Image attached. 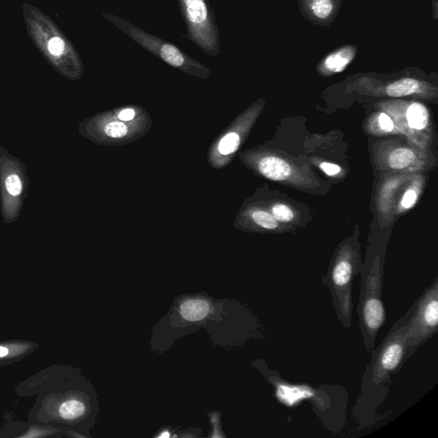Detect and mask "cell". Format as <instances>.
<instances>
[{
  "instance_id": "1",
  "label": "cell",
  "mask_w": 438,
  "mask_h": 438,
  "mask_svg": "<svg viewBox=\"0 0 438 438\" xmlns=\"http://www.w3.org/2000/svg\"><path fill=\"white\" fill-rule=\"evenodd\" d=\"M410 319L409 308L394 324L380 345L371 351V362L365 371L362 390L353 412L359 429L367 428L377 422V412L387 397L392 380L407 362Z\"/></svg>"
},
{
  "instance_id": "2",
  "label": "cell",
  "mask_w": 438,
  "mask_h": 438,
  "mask_svg": "<svg viewBox=\"0 0 438 438\" xmlns=\"http://www.w3.org/2000/svg\"><path fill=\"white\" fill-rule=\"evenodd\" d=\"M266 377L273 386L275 397L282 405L295 407L308 401L326 429L334 433L341 432L332 417L342 429L345 428L349 400L345 388L338 385L315 387L309 384L292 383L283 380L276 371H268Z\"/></svg>"
},
{
  "instance_id": "3",
  "label": "cell",
  "mask_w": 438,
  "mask_h": 438,
  "mask_svg": "<svg viewBox=\"0 0 438 438\" xmlns=\"http://www.w3.org/2000/svg\"><path fill=\"white\" fill-rule=\"evenodd\" d=\"M357 313L363 345L371 353L386 322L383 300L384 268L379 260L362 266Z\"/></svg>"
},
{
  "instance_id": "4",
  "label": "cell",
  "mask_w": 438,
  "mask_h": 438,
  "mask_svg": "<svg viewBox=\"0 0 438 438\" xmlns=\"http://www.w3.org/2000/svg\"><path fill=\"white\" fill-rule=\"evenodd\" d=\"M362 270V266L357 256L350 250H345L335 258L327 273L322 279V282L332 294L333 307L338 320L347 330L352 328L353 283Z\"/></svg>"
},
{
  "instance_id": "5",
  "label": "cell",
  "mask_w": 438,
  "mask_h": 438,
  "mask_svg": "<svg viewBox=\"0 0 438 438\" xmlns=\"http://www.w3.org/2000/svg\"><path fill=\"white\" fill-rule=\"evenodd\" d=\"M29 183L24 162L0 147V209L8 225L19 219L29 195Z\"/></svg>"
},
{
  "instance_id": "6",
  "label": "cell",
  "mask_w": 438,
  "mask_h": 438,
  "mask_svg": "<svg viewBox=\"0 0 438 438\" xmlns=\"http://www.w3.org/2000/svg\"><path fill=\"white\" fill-rule=\"evenodd\" d=\"M103 16L108 19L111 24H113L116 27L122 30L127 36L131 38L137 44L143 46L144 49L168 63L169 66L188 73H194V74H205V73L208 74L209 72L203 64L180 50L178 47L171 44V43L146 32L143 29L136 27V26L120 19L117 16L111 14Z\"/></svg>"
},
{
  "instance_id": "7",
  "label": "cell",
  "mask_w": 438,
  "mask_h": 438,
  "mask_svg": "<svg viewBox=\"0 0 438 438\" xmlns=\"http://www.w3.org/2000/svg\"><path fill=\"white\" fill-rule=\"evenodd\" d=\"M30 26L34 40L55 68L68 78L80 76L83 64L71 42L58 33L42 15L30 21Z\"/></svg>"
},
{
  "instance_id": "8",
  "label": "cell",
  "mask_w": 438,
  "mask_h": 438,
  "mask_svg": "<svg viewBox=\"0 0 438 438\" xmlns=\"http://www.w3.org/2000/svg\"><path fill=\"white\" fill-rule=\"evenodd\" d=\"M411 309L406 360L438 332V278L429 285Z\"/></svg>"
},
{
  "instance_id": "9",
  "label": "cell",
  "mask_w": 438,
  "mask_h": 438,
  "mask_svg": "<svg viewBox=\"0 0 438 438\" xmlns=\"http://www.w3.org/2000/svg\"><path fill=\"white\" fill-rule=\"evenodd\" d=\"M188 36L209 56L220 54L218 28L208 0H178Z\"/></svg>"
},
{
  "instance_id": "10",
  "label": "cell",
  "mask_w": 438,
  "mask_h": 438,
  "mask_svg": "<svg viewBox=\"0 0 438 438\" xmlns=\"http://www.w3.org/2000/svg\"><path fill=\"white\" fill-rule=\"evenodd\" d=\"M300 13L311 24L329 27L336 21L342 0H298Z\"/></svg>"
},
{
  "instance_id": "11",
  "label": "cell",
  "mask_w": 438,
  "mask_h": 438,
  "mask_svg": "<svg viewBox=\"0 0 438 438\" xmlns=\"http://www.w3.org/2000/svg\"><path fill=\"white\" fill-rule=\"evenodd\" d=\"M358 54V46L345 45L328 54L317 64V68L321 74L330 76L345 71L354 61Z\"/></svg>"
},
{
  "instance_id": "12",
  "label": "cell",
  "mask_w": 438,
  "mask_h": 438,
  "mask_svg": "<svg viewBox=\"0 0 438 438\" xmlns=\"http://www.w3.org/2000/svg\"><path fill=\"white\" fill-rule=\"evenodd\" d=\"M259 170L264 177L277 182L285 181L291 173L290 165L277 157L262 158L259 163Z\"/></svg>"
},
{
  "instance_id": "13",
  "label": "cell",
  "mask_w": 438,
  "mask_h": 438,
  "mask_svg": "<svg viewBox=\"0 0 438 438\" xmlns=\"http://www.w3.org/2000/svg\"><path fill=\"white\" fill-rule=\"evenodd\" d=\"M426 87V84L422 81L412 78V77H404L386 86L384 91L388 96L392 98H400L413 96Z\"/></svg>"
},
{
  "instance_id": "14",
  "label": "cell",
  "mask_w": 438,
  "mask_h": 438,
  "mask_svg": "<svg viewBox=\"0 0 438 438\" xmlns=\"http://www.w3.org/2000/svg\"><path fill=\"white\" fill-rule=\"evenodd\" d=\"M211 311V305L207 300L191 299L185 300L180 306V315L188 321H200L205 319Z\"/></svg>"
},
{
  "instance_id": "15",
  "label": "cell",
  "mask_w": 438,
  "mask_h": 438,
  "mask_svg": "<svg viewBox=\"0 0 438 438\" xmlns=\"http://www.w3.org/2000/svg\"><path fill=\"white\" fill-rule=\"evenodd\" d=\"M407 123L414 130L422 131L427 126L429 113L426 106L420 103H413L407 111Z\"/></svg>"
},
{
  "instance_id": "16",
  "label": "cell",
  "mask_w": 438,
  "mask_h": 438,
  "mask_svg": "<svg viewBox=\"0 0 438 438\" xmlns=\"http://www.w3.org/2000/svg\"><path fill=\"white\" fill-rule=\"evenodd\" d=\"M415 154L412 150L401 148L394 150L389 157V165L396 170L405 169L413 164Z\"/></svg>"
},
{
  "instance_id": "17",
  "label": "cell",
  "mask_w": 438,
  "mask_h": 438,
  "mask_svg": "<svg viewBox=\"0 0 438 438\" xmlns=\"http://www.w3.org/2000/svg\"><path fill=\"white\" fill-rule=\"evenodd\" d=\"M59 413L64 419H75L85 413V406L78 400L67 401L60 407Z\"/></svg>"
},
{
  "instance_id": "18",
  "label": "cell",
  "mask_w": 438,
  "mask_h": 438,
  "mask_svg": "<svg viewBox=\"0 0 438 438\" xmlns=\"http://www.w3.org/2000/svg\"><path fill=\"white\" fill-rule=\"evenodd\" d=\"M240 145V137L235 133H230L221 140L218 145V151L223 156H229L238 149Z\"/></svg>"
},
{
  "instance_id": "19",
  "label": "cell",
  "mask_w": 438,
  "mask_h": 438,
  "mask_svg": "<svg viewBox=\"0 0 438 438\" xmlns=\"http://www.w3.org/2000/svg\"><path fill=\"white\" fill-rule=\"evenodd\" d=\"M252 218L258 225L266 230L277 229L278 223L273 215L264 211H255L253 213Z\"/></svg>"
},
{
  "instance_id": "20",
  "label": "cell",
  "mask_w": 438,
  "mask_h": 438,
  "mask_svg": "<svg viewBox=\"0 0 438 438\" xmlns=\"http://www.w3.org/2000/svg\"><path fill=\"white\" fill-rule=\"evenodd\" d=\"M273 216L277 221L287 223L293 220L295 217L293 211L285 204L275 205L272 209Z\"/></svg>"
},
{
  "instance_id": "21",
  "label": "cell",
  "mask_w": 438,
  "mask_h": 438,
  "mask_svg": "<svg viewBox=\"0 0 438 438\" xmlns=\"http://www.w3.org/2000/svg\"><path fill=\"white\" fill-rule=\"evenodd\" d=\"M106 134L113 138H121L126 136L128 128L126 124L120 122H113L107 124L105 128Z\"/></svg>"
},
{
  "instance_id": "22",
  "label": "cell",
  "mask_w": 438,
  "mask_h": 438,
  "mask_svg": "<svg viewBox=\"0 0 438 438\" xmlns=\"http://www.w3.org/2000/svg\"><path fill=\"white\" fill-rule=\"evenodd\" d=\"M417 200V193L414 190H407L402 200V205L406 209L411 208Z\"/></svg>"
},
{
  "instance_id": "23",
  "label": "cell",
  "mask_w": 438,
  "mask_h": 438,
  "mask_svg": "<svg viewBox=\"0 0 438 438\" xmlns=\"http://www.w3.org/2000/svg\"><path fill=\"white\" fill-rule=\"evenodd\" d=\"M379 123L382 131L384 132H392L394 128V123L387 114L381 113L379 117Z\"/></svg>"
},
{
  "instance_id": "24",
  "label": "cell",
  "mask_w": 438,
  "mask_h": 438,
  "mask_svg": "<svg viewBox=\"0 0 438 438\" xmlns=\"http://www.w3.org/2000/svg\"><path fill=\"white\" fill-rule=\"evenodd\" d=\"M320 169L324 171L326 175L333 177L341 173V167L337 165L330 164V163L324 162L320 165Z\"/></svg>"
},
{
  "instance_id": "25",
  "label": "cell",
  "mask_w": 438,
  "mask_h": 438,
  "mask_svg": "<svg viewBox=\"0 0 438 438\" xmlns=\"http://www.w3.org/2000/svg\"><path fill=\"white\" fill-rule=\"evenodd\" d=\"M135 116L136 113L134 110L126 109L120 113L118 118L120 120H123V121H131V120L135 118Z\"/></svg>"
},
{
  "instance_id": "26",
  "label": "cell",
  "mask_w": 438,
  "mask_h": 438,
  "mask_svg": "<svg viewBox=\"0 0 438 438\" xmlns=\"http://www.w3.org/2000/svg\"><path fill=\"white\" fill-rule=\"evenodd\" d=\"M8 354L9 350L6 349V347H0V358L4 357V356H6Z\"/></svg>"
},
{
  "instance_id": "27",
  "label": "cell",
  "mask_w": 438,
  "mask_h": 438,
  "mask_svg": "<svg viewBox=\"0 0 438 438\" xmlns=\"http://www.w3.org/2000/svg\"><path fill=\"white\" fill-rule=\"evenodd\" d=\"M170 433L168 432H164L163 433H161V434L160 436H158V437H170Z\"/></svg>"
}]
</instances>
